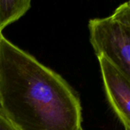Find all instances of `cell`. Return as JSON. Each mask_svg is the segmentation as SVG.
<instances>
[{
	"label": "cell",
	"mask_w": 130,
	"mask_h": 130,
	"mask_svg": "<svg viewBox=\"0 0 130 130\" xmlns=\"http://www.w3.org/2000/svg\"><path fill=\"white\" fill-rule=\"evenodd\" d=\"M0 110L17 130H84L80 101L69 84L2 34Z\"/></svg>",
	"instance_id": "6da1fadb"
},
{
	"label": "cell",
	"mask_w": 130,
	"mask_h": 130,
	"mask_svg": "<svg viewBox=\"0 0 130 130\" xmlns=\"http://www.w3.org/2000/svg\"><path fill=\"white\" fill-rule=\"evenodd\" d=\"M88 28L97 57H106L130 80L129 30L112 15L90 19Z\"/></svg>",
	"instance_id": "7a4b0ae2"
},
{
	"label": "cell",
	"mask_w": 130,
	"mask_h": 130,
	"mask_svg": "<svg viewBox=\"0 0 130 130\" xmlns=\"http://www.w3.org/2000/svg\"><path fill=\"white\" fill-rule=\"evenodd\" d=\"M107 101L126 130H130V80L103 56H97Z\"/></svg>",
	"instance_id": "3957f363"
},
{
	"label": "cell",
	"mask_w": 130,
	"mask_h": 130,
	"mask_svg": "<svg viewBox=\"0 0 130 130\" xmlns=\"http://www.w3.org/2000/svg\"><path fill=\"white\" fill-rule=\"evenodd\" d=\"M31 5L30 0H0V34L5 27L22 17Z\"/></svg>",
	"instance_id": "277c9868"
},
{
	"label": "cell",
	"mask_w": 130,
	"mask_h": 130,
	"mask_svg": "<svg viewBox=\"0 0 130 130\" xmlns=\"http://www.w3.org/2000/svg\"><path fill=\"white\" fill-rule=\"evenodd\" d=\"M111 15L130 30V1L120 5Z\"/></svg>",
	"instance_id": "5b68a950"
},
{
	"label": "cell",
	"mask_w": 130,
	"mask_h": 130,
	"mask_svg": "<svg viewBox=\"0 0 130 130\" xmlns=\"http://www.w3.org/2000/svg\"><path fill=\"white\" fill-rule=\"evenodd\" d=\"M0 130H17L0 110Z\"/></svg>",
	"instance_id": "8992f818"
},
{
	"label": "cell",
	"mask_w": 130,
	"mask_h": 130,
	"mask_svg": "<svg viewBox=\"0 0 130 130\" xmlns=\"http://www.w3.org/2000/svg\"><path fill=\"white\" fill-rule=\"evenodd\" d=\"M1 35H2V34H0V36H1Z\"/></svg>",
	"instance_id": "52a82bcc"
}]
</instances>
